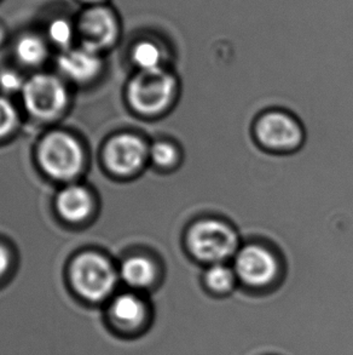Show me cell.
<instances>
[{"label": "cell", "mask_w": 353, "mask_h": 355, "mask_svg": "<svg viewBox=\"0 0 353 355\" xmlns=\"http://www.w3.org/2000/svg\"><path fill=\"white\" fill-rule=\"evenodd\" d=\"M118 283L111 264L93 252L78 256L71 267L72 288L82 301L97 304L109 301Z\"/></svg>", "instance_id": "cell-1"}, {"label": "cell", "mask_w": 353, "mask_h": 355, "mask_svg": "<svg viewBox=\"0 0 353 355\" xmlns=\"http://www.w3.org/2000/svg\"><path fill=\"white\" fill-rule=\"evenodd\" d=\"M188 249L202 262L223 263L237 250V236L228 225L215 220L197 222L186 236Z\"/></svg>", "instance_id": "cell-2"}, {"label": "cell", "mask_w": 353, "mask_h": 355, "mask_svg": "<svg viewBox=\"0 0 353 355\" xmlns=\"http://www.w3.org/2000/svg\"><path fill=\"white\" fill-rule=\"evenodd\" d=\"M174 90L176 79L170 73L161 68L142 71L129 84V100L136 111L156 114L170 105Z\"/></svg>", "instance_id": "cell-3"}, {"label": "cell", "mask_w": 353, "mask_h": 355, "mask_svg": "<svg viewBox=\"0 0 353 355\" xmlns=\"http://www.w3.org/2000/svg\"><path fill=\"white\" fill-rule=\"evenodd\" d=\"M77 33L82 37L80 45L100 53L108 49L118 40L120 21L115 9L110 5L102 4L85 6L77 22Z\"/></svg>", "instance_id": "cell-4"}, {"label": "cell", "mask_w": 353, "mask_h": 355, "mask_svg": "<svg viewBox=\"0 0 353 355\" xmlns=\"http://www.w3.org/2000/svg\"><path fill=\"white\" fill-rule=\"evenodd\" d=\"M39 160L50 176L68 180L80 171L82 150L69 135L53 132L46 136L40 144Z\"/></svg>", "instance_id": "cell-5"}, {"label": "cell", "mask_w": 353, "mask_h": 355, "mask_svg": "<svg viewBox=\"0 0 353 355\" xmlns=\"http://www.w3.org/2000/svg\"><path fill=\"white\" fill-rule=\"evenodd\" d=\"M149 308L137 293H124L108 301L105 324L119 336H137L148 327Z\"/></svg>", "instance_id": "cell-6"}, {"label": "cell", "mask_w": 353, "mask_h": 355, "mask_svg": "<svg viewBox=\"0 0 353 355\" xmlns=\"http://www.w3.org/2000/svg\"><path fill=\"white\" fill-rule=\"evenodd\" d=\"M24 105L33 116L50 119L62 111L67 102V92L57 78L37 74L24 84Z\"/></svg>", "instance_id": "cell-7"}, {"label": "cell", "mask_w": 353, "mask_h": 355, "mask_svg": "<svg viewBox=\"0 0 353 355\" xmlns=\"http://www.w3.org/2000/svg\"><path fill=\"white\" fill-rule=\"evenodd\" d=\"M275 256L258 245H249L239 251L235 261V273L246 285L262 288L276 278Z\"/></svg>", "instance_id": "cell-8"}, {"label": "cell", "mask_w": 353, "mask_h": 355, "mask_svg": "<svg viewBox=\"0 0 353 355\" xmlns=\"http://www.w3.org/2000/svg\"><path fill=\"white\" fill-rule=\"evenodd\" d=\"M259 142L271 149H293L301 144L302 132L296 120L283 113H267L255 125Z\"/></svg>", "instance_id": "cell-9"}, {"label": "cell", "mask_w": 353, "mask_h": 355, "mask_svg": "<svg viewBox=\"0 0 353 355\" xmlns=\"http://www.w3.org/2000/svg\"><path fill=\"white\" fill-rule=\"evenodd\" d=\"M147 154L145 144L132 135H121L110 141L105 148L108 168L118 175H129L142 166Z\"/></svg>", "instance_id": "cell-10"}, {"label": "cell", "mask_w": 353, "mask_h": 355, "mask_svg": "<svg viewBox=\"0 0 353 355\" xmlns=\"http://www.w3.org/2000/svg\"><path fill=\"white\" fill-rule=\"evenodd\" d=\"M100 53L84 48L82 45L79 48L67 49L58 58L60 69L77 82H85L95 77L100 72Z\"/></svg>", "instance_id": "cell-11"}, {"label": "cell", "mask_w": 353, "mask_h": 355, "mask_svg": "<svg viewBox=\"0 0 353 355\" xmlns=\"http://www.w3.org/2000/svg\"><path fill=\"white\" fill-rule=\"evenodd\" d=\"M57 209L68 221H82L89 216L92 209L90 194L87 189L78 186L66 188L58 194Z\"/></svg>", "instance_id": "cell-12"}, {"label": "cell", "mask_w": 353, "mask_h": 355, "mask_svg": "<svg viewBox=\"0 0 353 355\" xmlns=\"http://www.w3.org/2000/svg\"><path fill=\"white\" fill-rule=\"evenodd\" d=\"M120 277L129 288L142 290L149 288L154 283L156 278V268L148 259L134 256L125 261Z\"/></svg>", "instance_id": "cell-13"}, {"label": "cell", "mask_w": 353, "mask_h": 355, "mask_svg": "<svg viewBox=\"0 0 353 355\" xmlns=\"http://www.w3.org/2000/svg\"><path fill=\"white\" fill-rule=\"evenodd\" d=\"M16 55L21 62L35 66L46 58L48 46L37 34H24L16 43Z\"/></svg>", "instance_id": "cell-14"}, {"label": "cell", "mask_w": 353, "mask_h": 355, "mask_svg": "<svg viewBox=\"0 0 353 355\" xmlns=\"http://www.w3.org/2000/svg\"><path fill=\"white\" fill-rule=\"evenodd\" d=\"M236 273L224 263L210 264L205 274V283L210 291L225 293L234 288Z\"/></svg>", "instance_id": "cell-15"}, {"label": "cell", "mask_w": 353, "mask_h": 355, "mask_svg": "<svg viewBox=\"0 0 353 355\" xmlns=\"http://www.w3.org/2000/svg\"><path fill=\"white\" fill-rule=\"evenodd\" d=\"M132 58L141 71H155L161 68L163 51L153 42L143 40L134 46Z\"/></svg>", "instance_id": "cell-16"}, {"label": "cell", "mask_w": 353, "mask_h": 355, "mask_svg": "<svg viewBox=\"0 0 353 355\" xmlns=\"http://www.w3.org/2000/svg\"><path fill=\"white\" fill-rule=\"evenodd\" d=\"M77 33L75 24L64 17L53 19L48 26V38L51 43L60 48L66 49L72 43Z\"/></svg>", "instance_id": "cell-17"}, {"label": "cell", "mask_w": 353, "mask_h": 355, "mask_svg": "<svg viewBox=\"0 0 353 355\" xmlns=\"http://www.w3.org/2000/svg\"><path fill=\"white\" fill-rule=\"evenodd\" d=\"M150 157L153 159L154 163L159 166L170 168L176 164L178 153L172 144L158 142V144H154L150 149Z\"/></svg>", "instance_id": "cell-18"}, {"label": "cell", "mask_w": 353, "mask_h": 355, "mask_svg": "<svg viewBox=\"0 0 353 355\" xmlns=\"http://www.w3.org/2000/svg\"><path fill=\"white\" fill-rule=\"evenodd\" d=\"M16 123V111L8 100L0 97V137L9 134Z\"/></svg>", "instance_id": "cell-19"}, {"label": "cell", "mask_w": 353, "mask_h": 355, "mask_svg": "<svg viewBox=\"0 0 353 355\" xmlns=\"http://www.w3.org/2000/svg\"><path fill=\"white\" fill-rule=\"evenodd\" d=\"M0 87H3L5 92H17L21 87L24 89V84L16 73L4 72L0 76Z\"/></svg>", "instance_id": "cell-20"}, {"label": "cell", "mask_w": 353, "mask_h": 355, "mask_svg": "<svg viewBox=\"0 0 353 355\" xmlns=\"http://www.w3.org/2000/svg\"><path fill=\"white\" fill-rule=\"evenodd\" d=\"M9 254L0 246V278L4 275L5 272L8 270L9 267Z\"/></svg>", "instance_id": "cell-21"}, {"label": "cell", "mask_w": 353, "mask_h": 355, "mask_svg": "<svg viewBox=\"0 0 353 355\" xmlns=\"http://www.w3.org/2000/svg\"><path fill=\"white\" fill-rule=\"evenodd\" d=\"M78 1H80L85 6H95V5L107 4L108 0H78Z\"/></svg>", "instance_id": "cell-22"}, {"label": "cell", "mask_w": 353, "mask_h": 355, "mask_svg": "<svg viewBox=\"0 0 353 355\" xmlns=\"http://www.w3.org/2000/svg\"><path fill=\"white\" fill-rule=\"evenodd\" d=\"M5 37H6V34H5V29L0 26V45L4 43Z\"/></svg>", "instance_id": "cell-23"}]
</instances>
